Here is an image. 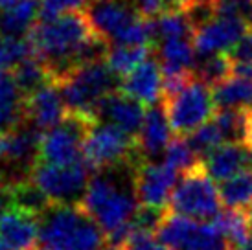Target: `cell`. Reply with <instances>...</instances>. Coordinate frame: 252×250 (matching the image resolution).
Listing matches in <instances>:
<instances>
[{
    "label": "cell",
    "mask_w": 252,
    "mask_h": 250,
    "mask_svg": "<svg viewBox=\"0 0 252 250\" xmlns=\"http://www.w3.org/2000/svg\"><path fill=\"white\" fill-rule=\"evenodd\" d=\"M89 0H41V19H54L57 15L83 9Z\"/></svg>",
    "instance_id": "35"
},
{
    "label": "cell",
    "mask_w": 252,
    "mask_h": 250,
    "mask_svg": "<svg viewBox=\"0 0 252 250\" xmlns=\"http://www.w3.org/2000/svg\"><path fill=\"white\" fill-rule=\"evenodd\" d=\"M19 0H0V11H4V9H7V7L15 6Z\"/></svg>",
    "instance_id": "39"
},
{
    "label": "cell",
    "mask_w": 252,
    "mask_h": 250,
    "mask_svg": "<svg viewBox=\"0 0 252 250\" xmlns=\"http://www.w3.org/2000/svg\"><path fill=\"white\" fill-rule=\"evenodd\" d=\"M251 146H252V140H251Z\"/></svg>",
    "instance_id": "43"
},
{
    "label": "cell",
    "mask_w": 252,
    "mask_h": 250,
    "mask_svg": "<svg viewBox=\"0 0 252 250\" xmlns=\"http://www.w3.org/2000/svg\"><path fill=\"white\" fill-rule=\"evenodd\" d=\"M217 109L224 107H252V79L230 76L212 87Z\"/></svg>",
    "instance_id": "25"
},
{
    "label": "cell",
    "mask_w": 252,
    "mask_h": 250,
    "mask_svg": "<svg viewBox=\"0 0 252 250\" xmlns=\"http://www.w3.org/2000/svg\"><path fill=\"white\" fill-rule=\"evenodd\" d=\"M26 120V94L17 85L13 74H0V134Z\"/></svg>",
    "instance_id": "19"
},
{
    "label": "cell",
    "mask_w": 252,
    "mask_h": 250,
    "mask_svg": "<svg viewBox=\"0 0 252 250\" xmlns=\"http://www.w3.org/2000/svg\"><path fill=\"white\" fill-rule=\"evenodd\" d=\"M134 195L142 206L166 208L173 188L177 186V169L169 164H158L153 160L142 158L133 166Z\"/></svg>",
    "instance_id": "11"
},
{
    "label": "cell",
    "mask_w": 252,
    "mask_h": 250,
    "mask_svg": "<svg viewBox=\"0 0 252 250\" xmlns=\"http://www.w3.org/2000/svg\"><path fill=\"white\" fill-rule=\"evenodd\" d=\"M153 54L151 44H111L107 52L105 61L111 70L122 79L131 70H134L140 62Z\"/></svg>",
    "instance_id": "24"
},
{
    "label": "cell",
    "mask_w": 252,
    "mask_h": 250,
    "mask_svg": "<svg viewBox=\"0 0 252 250\" xmlns=\"http://www.w3.org/2000/svg\"><path fill=\"white\" fill-rule=\"evenodd\" d=\"M214 122L223 132L224 142L249 144L252 140V107H224L216 109Z\"/></svg>",
    "instance_id": "21"
},
{
    "label": "cell",
    "mask_w": 252,
    "mask_h": 250,
    "mask_svg": "<svg viewBox=\"0 0 252 250\" xmlns=\"http://www.w3.org/2000/svg\"><path fill=\"white\" fill-rule=\"evenodd\" d=\"M107 234L81 202H52L39 217V247L44 250H101Z\"/></svg>",
    "instance_id": "2"
},
{
    "label": "cell",
    "mask_w": 252,
    "mask_h": 250,
    "mask_svg": "<svg viewBox=\"0 0 252 250\" xmlns=\"http://www.w3.org/2000/svg\"><path fill=\"white\" fill-rule=\"evenodd\" d=\"M122 250H171L169 247L162 243L158 237L155 236V232H146V230H136L131 232V236L127 237Z\"/></svg>",
    "instance_id": "34"
},
{
    "label": "cell",
    "mask_w": 252,
    "mask_h": 250,
    "mask_svg": "<svg viewBox=\"0 0 252 250\" xmlns=\"http://www.w3.org/2000/svg\"><path fill=\"white\" fill-rule=\"evenodd\" d=\"M157 54H158V61H160L164 76L181 74V72L195 68L197 52L191 37L164 39L157 44Z\"/></svg>",
    "instance_id": "20"
},
{
    "label": "cell",
    "mask_w": 252,
    "mask_h": 250,
    "mask_svg": "<svg viewBox=\"0 0 252 250\" xmlns=\"http://www.w3.org/2000/svg\"><path fill=\"white\" fill-rule=\"evenodd\" d=\"M56 83L61 87L70 111L91 114L92 107L103 96L118 91L122 81H118V76L112 72L105 59H98L77 64L57 77Z\"/></svg>",
    "instance_id": "4"
},
{
    "label": "cell",
    "mask_w": 252,
    "mask_h": 250,
    "mask_svg": "<svg viewBox=\"0 0 252 250\" xmlns=\"http://www.w3.org/2000/svg\"><path fill=\"white\" fill-rule=\"evenodd\" d=\"M94 124L91 114L70 111L61 124L42 132L37 162L74 164L83 160V142Z\"/></svg>",
    "instance_id": "9"
},
{
    "label": "cell",
    "mask_w": 252,
    "mask_h": 250,
    "mask_svg": "<svg viewBox=\"0 0 252 250\" xmlns=\"http://www.w3.org/2000/svg\"><path fill=\"white\" fill-rule=\"evenodd\" d=\"M203 164L214 181H226L245 169H252V146L224 142L204 156Z\"/></svg>",
    "instance_id": "17"
},
{
    "label": "cell",
    "mask_w": 252,
    "mask_h": 250,
    "mask_svg": "<svg viewBox=\"0 0 252 250\" xmlns=\"http://www.w3.org/2000/svg\"><path fill=\"white\" fill-rule=\"evenodd\" d=\"M162 105L173 134L186 136L214 116L217 105L214 101L212 85L193 74L181 91L162 97Z\"/></svg>",
    "instance_id": "6"
},
{
    "label": "cell",
    "mask_w": 252,
    "mask_h": 250,
    "mask_svg": "<svg viewBox=\"0 0 252 250\" xmlns=\"http://www.w3.org/2000/svg\"><path fill=\"white\" fill-rule=\"evenodd\" d=\"M81 204L96 219L105 234L129 224L140 206L134 195L133 182L129 186H122L114 177L109 175V169H101L91 177Z\"/></svg>",
    "instance_id": "3"
},
{
    "label": "cell",
    "mask_w": 252,
    "mask_h": 250,
    "mask_svg": "<svg viewBox=\"0 0 252 250\" xmlns=\"http://www.w3.org/2000/svg\"><path fill=\"white\" fill-rule=\"evenodd\" d=\"M164 160H166V164L175 167L177 171L191 169V167L201 162L199 155L193 151V147L189 146L188 140L184 136H179V134H175L173 138L169 140L168 147L164 151Z\"/></svg>",
    "instance_id": "31"
},
{
    "label": "cell",
    "mask_w": 252,
    "mask_h": 250,
    "mask_svg": "<svg viewBox=\"0 0 252 250\" xmlns=\"http://www.w3.org/2000/svg\"><path fill=\"white\" fill-rule=\"evenodd\" d=\"M96 35L83 9H74L54 19H41L26 37L56 81L77 64L89 62V44Z\"/></svg>",
    "instance_id": "1"
},
{
    "label": "cell",
    "mask_w": 252,
    "mask_h": 250,
    "mask_svg": "<svg viewBox=\"0 0 252 250\" xmlns=\"http://www.w3.org/2000/svg\"><path fill=\"white\" fill-rule=\"evenodd\" d=\"M6 193L9 206H17V208L32 212V214H35L39 217L52 204L48 195L44 193L30 177H24V179H19V181L6 184Z\"/></svg>",
    "instance_id": "23"
},
{
    "label": "cell",
    "mask_w": 252,
    "mask_h": 250,
    "mask_svg": "<svg viewBox=\"0 0 252 250\" xmlns=\"http://www.w3.org/2000/svg\"><path fill=\"white\" fill-rule=\"evenodd\" d=\"M216 15L236 17L252 28V0H214Z\"/></svg>",
    "instance_id": "33"
},
{
    "label": "cell",
    "mask_w": 252,
    "mask_h": 250,
    "mask_svg": "<svg viewBox=\"0 0 252 250\" xmlns=\"http://www.w3.org/2000/svg\"><path fill=\"white\" fill-rule=\"evenodd\" d=\"M155 234L171 250H234L216 222L197 221L169 208Z\"/></svg>",
    "instance_id": "8"
},
{
    "label": "cell",
    "mask_w": 252,
    "mask_h": 250,
    "mask_svg": "<svg viewBox=\"0 0 252 250\" xmlns=\"http://www.w3.org/2000/svg\"><path fill=\"white\" fill-rule=\"evenodd\" d=\"M247 216H249V224H251V232H252V208L249 210V214H247Z\"/></svg>",
    "instance_id": "41"
},
{
    "label": "cell",
    "mask_w": 252,
    "mask_h": 250,
    "mask_svg": "<svg viewBox=\"0 0 252 250\" xmlns=\"http://www.w3.org/2000/svg\"><path fill=\"white\" fill-rule=\"evenodd\" d=\"M236 250H252V237L249 239V241H247V243H243L241 247H238Z\"/></svg>",
    "instance_id": "40"
},
{
    "label": "cell",
    "mask_w": 252,
    "mask_h": 250,
    "mask_svg": "<svg viewBox=\"0 0 252 250\" xmlns=\"http://www.w3.org/2000/svg\"><path fill=\"white\" fill-rule=\"evenodd\" d=\"M153 26V42H160L164 39H177V37H191L193 39V26L188 15L182 9H173L151 19Z\"/></svg>",
    "instance_id": "27"
},
{
    "label": "cell",
    "mask_w": 252,
    "mask_h": 250,
    "mask_svg": "<svg viewBox=\"0 0 252 250\" xmlns=\"http://www.w3.org/2000/svg\"><path fill=\"white\" fill-rule=\"evenodd\" d=\"M249 24L236 17L216 15L212 21L193 31V46L197 57L210 56L217 52H230L234 44L249 31Z\"/></svg>",
    "instance_id": "12"
},
{
    "label": "cell",
    "mask_w": 252,
    "mask_h": 250,
    "mask_svg": "<svg viewBox=\"0 0 252 250\" xmlns=\"http://www.w3.org/2000/svg\"><path fill=\"white\" fill-rule=\"evenodd\" d=\"M219 188L214 184V177L204 167L203 160L191 169L182 171L177 186L169 197V210L191 217L197 221L214 219L221 208Z\"/></svg>",
    "instance_id": "7"
},
{
    "label": "cell",
    "mask_w": 252,
    "mask_h": 250,
    "mask_svg": "<svg viewBox=\"0 0 252 250\" xmlns=\"http://www.w3.org/2000/svg\"><path fill=\"white\" fill-rule=\"evenodd\" d=\"M199 2H204V0H179V4H181V9H186V7L193 6V4H199Z\"/></svg>",
    "instance_id": "38"
},
{
    "label": "cell",
    "mask_w": 252,
    "mask_h": 250,
    "mask_svg": "<svg viewBox=\"0 0 252 250\" xmlns=\"http://www.w3.org/2000/svg\"><path fill=\"white\" fill-rule=\"evenodd\" d=\"M0 241L6 250L39 249V216L7 206L0 217Z\"/></svg>",
    "instance_id": "15"
},
{
    "label": "cell",
    "mask_w": 252,
    "mask_h": 250,
    "mask_svg": "<svg viewBox=\"0 0 252 250\" xmlns=\"http://www.w3.org/2000/svg\"><path fill=\"white\" fill-rule=\"evenodd\" d=\"M120 81H122L120 91L142 101L146 107L158 103V99L162 97V89H164V72H162L160 61L147 57L146 61L140 62Z\"/></svg>",
    "instance_id": "16"
},
{
    "label": "cell",
    "mask_w": 252,
    "mask_h": 250,
    "mask_svg": "<svg viewBox=\"0 0 252 250\" xmlns=\"http://www.w3.org/2000/svg\"><path fill=\"white\" fill-rule=\"evenodd\" d=\"M7 206H9V202H7V193H6V181L0 175V217L6 212Z\"/></svg>",
    "instance_id": "37"
},
{
    "label": "cell",
    "mask_w": 252,
    "mask_h": 250,
    "mask_svg": "<svg viewBox=\"0 0 252 250\" xmlns=\"http://www.w3.org/2000/svg\"><path fill=\"white\" fill-rule=\"evenodd\" d=\"M219 195L226 208H252V169H245L226 181H221Z\"/></svg>",
    "instance_id": "26"
},
{
    "label": "cell",
    "mask_w": 252,
    "mask_h": 250,
    "mask_svg": "<svg viewBox=\"0 0 252 250\" xmlns=\"http://www.w3.org/2000/svg\"><path fill=\"white\" fill-rule=\"evenodd\" d=\"M68 112L61 87L54 79L26 96V118L42 132L61 124Z\"/></svg>",
    "instance_id": "14"
},
{
    "label": "cell",
    "mask_w": 252,
    "mask_h": 250,
    "mask_svg": "<svg viewBox=\"0 0 252 250\" xmlns=\"http://www.w3.org/2000/svg\"><path fill=\"white\" fill-rule=\"evenodd\" d=\"M193 70L201 79L214 87L232 76V57L228 56V52H217V54L199 57Z\"/></svg>",
    "instance_id": "30"
},
{
    "label": "cell",
    "mask_w": 252,
    "mask_h": 250,
    "mask_svg": "<svg viewBox=\"0 0 252 250\" xmlns=\"http://www.w3.org/2000/svg\"><path fill=\"white\" fill-rule=\"evenodd\" d=\"M41 15V0H19L0 15V35L26 37Z\"/></svg>",
    "instance_id": "22"
},
{
    "label": "cell",
    "mask_w": 252,
    "mask_h": 250,
    "mask_svg": "<svg viewBox=\"0 0 252 250\" xmlns=\"http://www.w3.org/2000/svg\"><path fill=\"white\" fill-rule=\"evenodd\" d=\"M0 250H6V247H4V245H2V241H0Z\"/></svg>",
    "instance_id": "42"
},
{
    "label": "cell",
    "mask_w": 252,
    "mask_h": 250,
    "mask_svg": "<svg viewBox=\"0 0 252 250\" xmlns=\"http://www.w3.org/2000/svg\"><path fill=\"white\" fill-rule=\"evenodd\" d=\"M83 158L92 171L111 167H133L144 156L138 151L136 136L120 129L118 125L96 122L83 142Z\"/></svg>",
    "instance_id": "5"
},
{
    "label": "cell",
    "mask_w": 252,
    "mask_h": 250,
    "mask_svg": "<svg viewBox=\"0 0 252 250\" xmlns=\"http://www.w3.org/2000/svg\"><path fill=\"white\" fill-rule=\"evenodd\" d=\"M214 222L217 224V228L223 232L226 239L232 243L234 249L241 247L251 239V224H249V216L243 210L238 208H228L224 212H219L214 217Z\"/></svg>",
    "instance_id": "29"
},
{
    "label": "cell",
    "mask_w": 252,
    "mask_h": 250,
    "mask_svg": "<svg viewBox=\"0 0 252 250\" xmlns=\"http://www.w3.org/2000/svg\"><path fill=\"white\" fill-rule=\"evenodd\" d=\"M91 171L85 158L74 164L35 162L28 177L52 202H81L91 182Z\"/></svg>",
    "instance_id": "10"
},
{
    "label": "cell",
    "mask_w": 252,
    "mask_h": 250,
    "mask_svg": "<svg viewBox=\"0 0 252 250\" xmlns=\"http://www.w3.org/2000/svg\"><path fill=\"white\" fill-rule=\"evenodd\" d=\"M228 56L234 61L252 62V28H249V31L234 44V48L228 52Z\"/></svg>",
    "instance_id": "36"
},
{
    "label": "cell",
    "mask_w": 252,
    "mask_h": 250,
    "mask_svg": "<svg viewBox=\"0 0 252 250\" xmlns=\"http://www.w3.org/2000/svg\"><path fill=\"white\" fill-rule=\"evenodd\" d=\"M11 74H13L17 85L21 87V91L24 92L26 96L32 94L33 91H37L41 85L52 81V74H50L46 62L42 61V59H39L35 54L26 57V59H22V61L11 70Z\"/></svg>",
    "instance_id": "28"
},
{
    "label": "cell",
    "mask_w": 252,
    "mask_h": 250,
    "mask_svg": "<svg viewBox=\"0 0 252 250\" xmlns=\"http://www.w3.org/2000/svg\"><path fill=\"white\" fill-rule=\"evenodd\" d=\"M146 111V105L142 101L127 96L126 92H122L118 89V91L101 97L98 103L92 107L91 114L96 122H107V124L118 125L120 129L136 136L142 127Z\"/></svg>",
    "instance_id": "13"
},
{
    "label": "cell",
    "mask_w": 252,
    "mask_h": 250,
    "mask_svg": "<svg viewBox=\"0 0 252 250\" xmlns=\"http://www.w3.org/2000/svg\"><path fill=\"white\" fill-rule=\"evenodd\" d=\"M171 138V125L168 122L164 105H149L140 131L136 134V146L140 155L147 160H153L166 151Z\"/></svg>",
    "instance_id": "18"
},
{
    "label": "cell",
    "mask_w": 252,
    "mask_h": 250,
    "mask_svg": "<svg viewBox=\"0 0 252 250\" xmlns=\"http://www.w3.org/2000/svg\"><path fill=\"white\" fill-rule=\"evenodd\" d=\"M189 146L193 147V151L199 155V158L203 160L208 153H212L216 147H219L221 144H224L223 132L217 127V124L214 122V118H210L206 124H203L201 127H197L195 131L189 134Z\"/></svg>",
    "instance_id": "32"
}]
</instances>
